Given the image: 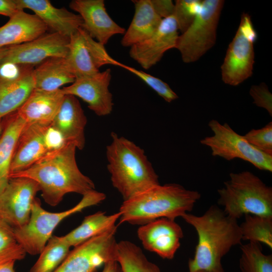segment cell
Wrapping results in <instances>:
<instances>
[{"label":"cell","instance_id":"2","mask_svg":"<svg viewBox=\"0 0 272 272\" xmlns=\"http://www.w3.org/2000/svg\"><path fill=\"white\" fill-rule=\"evenodd\" d=\"M181 217L195 229L198 238L193 257L188 261L189 271L225 272L222 258L242 241L237 220L216 205L201 216L186 213Z\"/></svg>","mask_w":272,"mask_h":272},{"label":"cell","instance_id":"25","mask_svg":"<svg viewBox=\"0 0 272 272\" xmlns=\"http://www.w3.org/2000/svg\"><path fill=\"white\" fill-rule=\"evenodd\" d=\"M119 212L110 215L98 212L85 217L82 223L62 237L71 247H77L87 240L103 234L116 231Z\"/></svg>","mask_w":272,"mask_h":272},{"label":"cell","instance_id":"6","mask_svg":"<svg viewBox=\"0 0 272 272\" xmlns=\"http://www.w3.org/2000/svg\"><path fill=\"white\" fill-rule=\"evenodd\" d=\"M81 200L69 210L58 213L45 210L39 199L32 205L29 222L25 226L13 229L15 236L26 253L39 254L57 225L65 218L84 209L96 205L105 198L104 193L95 190L83 195Z\"/></svg>","mask_w":272,"mask_h":272},{"label":"cell","instance_id":"22","mask_svg":"<svg viewBox=\"0 0 272 272\" xmlns=\"http://www.w3.org/2000/svg\"><path fill=\"white\" fill-rule=\"evenodd\" d=\"M87 117L76 97L65 95L60 108L51 125L59 130L66 143L82 150L85 145V128Z\"/></svg>","mask_w":272,"mask_h":272},{"label":"cell","instance_id":"29","mask_svg":"<svg viewBox=\"0 0 272 272\" xmlns=\"http://www.w3.org/2000/svg\"><path fill=\"white\" fill-rule=\"evenodd\" d=\"M70 247L62 236H51L30 272H53L67 256Z\"/></svg>","mask_w":272,"mask_h":272},{"label":"cell","instance_id":"16","mask_svg":"<svg viewBox=\"0 0 272 272\" xmlns=\"http://www.w3.org/2000/svg\"><path fill=\"white\" fill-rule=\"evenodd\" d=\"M178 37L173 16L163 19L151 37L130 47L129 55L143 69H149L161 59L167 51L175 48Z\"/></svg>","mask_w":272,"mask_h":272},{"label":"cell","instance_id":"28","mask_svg":"<svg viewBox=\"0 0 272 272\" xmlns=\"http://www.w3.org/2000/svg\"><path fill=\"white\" fill-rule=\"evenodd\" d=\"M116 259L123 272H161L157 265L148 260L139 246L129 241L117 242Z\"/></svg>","mask_w":272,"mask_h":272},{"label":"cell","instance_id":"40","mask_svg":"<svg viewBox=\"0 0 272 272\" xmlns=\"http://www.w3.org/2000/svg\"><path fill=\"white\" fill-rule=\"evenodd\" d=\"M102 272H123L122 268L115 259L109 260L104 264Z\"/></svg>","mask_w":272,"mask_h":272},{"label":"cell","instance_id":"23","mask_svg":"<svg viewBox=\"0 0 272 272\" xmlns=\"http://www.w3.org/2000/svg\"><path fill=\"white\" fill-rule=\"evenodd\" d=\"M48 29L37 15L20 11L0 27V48L31 41L45 34Z\"/></svg>","mask_w":272,"mask_h":272},{"label":"cell","instance_id":"3","mask_svg":"<svg viewBox=\"0 0 272 272\" xmlns=\"http://www.w3.org/2000/svg\"><path fill=\"white\" fill-rule=\"evenodd\" d=\"M200 198L198 191L179 184H159L123 201L119 219L141 226L162 218L175 220L191 212Z\"/></svg>","mask_w":272,"mask_h":272},{"label":"cell","instance_id":"8","mask_svg":"<svg viewBox=\"0 0 272 272\" xmlns=\"http://www.w3.org/2000/svg\"><path fill=\"white\" fill-rule=\"evenodd\" d=\"M257 38L250 15L243 13L221 66L222 80L225 84L237 86L252 75L254 43Z\"/></svg>","mask_w":272,"mask_h":272},{"label":"cell","instance_id":"21","mask_svg":"<svg viewBox=\"0 0 272 272\" xmlns=\"http://www.w3.org/2000/svg\"><path fill=\"white\" fill-rule=\"evenodd\" d=\"M48 126L26 124L12 159L9 176L27 169L48 153L44 141Z\"/></svg>","mask_w":272,"mask_h":272},{"label":"cell","instance_id":"42","mask_svg":"<svg viewBox=\"0 0 272 272\" xmlns=\"http://www.w3.org/2000/svg\"><path fill=\"white\" fill-rule=\"evenodd\" d=\"M10 46L0 48V63L8 53Z\"/></svg>","mask_w":272,"mask_h":272},{"label":"cell","instance_id":"38","mask_svg":"<svg viewBox=\"0 0 272 272\" xmlns=\"http://www.w3.org/2000/svg\"><path fill=\"white\" fill-rule=\"evenodd\" d=\"M157 14L162 19L173 16L175 5L171 0H151Z\"/></svg>","mask_w":272,"mask_h":272},{"label":"cell","instance_id":"10","mask_svg":"<svg viewBox=\"0 0 272 272\" xmlns=\"http://www.w3.org/2000/svg\"><path fill=\"white\" fill-rule=\"evenodd\" d=\"M65 60L76 79L96 74L104 65L118 66L120 63L108 53L104 45L92 38L82 28L70 37Z\"/></svg>","mask_w":272,"mask_h":272},{"label":"cell","instance_id":"34","mask_svg":"<svg viewBox=\"0 0 272 272\" xmlns=\"http://www.w3.org/2000/svg\"><path fill=\"white\" fill-rule=\"evenodd\" d=\"M118 66L127 70L139 77L166 102L170 103L178 98V95L170 87L159 78L122 63H120Z\"/></svg>","mask_w":272,"mask_h":272},{"label":"cell","instance_id":"15","mask_svg":"<svg viewBox=\"0 0 272 272\" xmlns=\"http://www.w3.org/2000/svg\"><path fill=\"white\" fill-rule=\"evenodd\" d=\"M137 233L146 250L168 259L174 258L183 236L179 225L175 220L166 218H159L141 225Z\"/></svg>","mask_w":272,"mask_h":272},{"label":"cell","instance_id":"32","mask_svg":"<svg viewBox=\"0 0 272 272\" xmlns=\"http://www.w3.org/2000/svg\"><path fill=\"white\" fill-rule=\"evenodd\" d=\"M26 254L15 236L13 229L0 220V265L22 260Z\"/></svg>","mask_w":272,"mask_h":272},{"label":"cell","instance_id":"11","mask_svg":"<svg viewBox=\"0 0 272 272\" xmlns=\"http://www.w3.org/2000/svg\"><path fill=\"white\" fill-rule=\"evenodd\" d=\"M40 191L34 180L23 177L9 178L0 195V220L13 229L28 223L32 205Z\"/></svg>","mask_w":272,"mask_h":272},{"label":"cell","instance_id":"36","mask_svg":"<svg viewBox=\"0 0 272 272\" xmlns=\"http://www.w3.org/2000/svg\"><path fill=\"white\" fill-rule=\"evenodd\" d=\"M253 103L257 106L265 109L272 116V94L265 83L262 82L258 85H253L249 90Z\"/></svg>","mask_w":272,"mask_h":272},{"label":"cell","instance_id":"39","mask_svg":"<svg viewBox=\"0 0 272 272\" xmlns=\"http://www.w3.org/2000/svg\"><path fill=\"white\" fill-rule=\"evenodd\" d=\"M23 10L17 0H0V15L10 18Z\"/></svg>","mask_w":272,"mask_h":272},{"label":"cell","instance_id":"12","mask_svg":"<svg viewBox=\"0 0 272 272\" xmlns=\"http://www.w3.org/2000/svg\"><path fill=\"white\" fill-rule=\"evenodd\" d=\"M115 233L94 237L74 247L53 272H95L107 261L116 260Z\"/></svg>","mask_w":272,"mask_h":272},{"label":"cell","instance_id":"9","mask_svg":"<svg viewBox=\"0 0 272 272\" xmlns=\"http://www.w3.org/2000/svg\"><path fill=\"white\" fill-rule=\"evenodd\" d=\"M208 125L213 134L206 137L200 142L210 148L213 156L220 157L227 161L240 159L258 169L272 172V156L251 145L227 123L221 124L212 119Z\"/></svg>","mask_w":272,"mask_h":272},{"label":"cell","instance_id":"31","mask_svg":"<svg viewBox=\"0 0 272 272\" xmlns=\"http://www.w3.org/2000/svg\"><path fill=\"white\" fill-rule=\"evenodd\" d=\"M241 272H272V255L262 251L260 243L249 242L240 247Z\"/></svg>","mask_w":272,"mask_h":272},{"label":"cell","instance_id":"5","mask_svg":"<svg viewBox=\"0 0 272 272\" xmlns=\"http://www.w3.org/2000/svg\"><path fill=\"white\" fill-rule=\"evenodd\" d=\"M218 192V204L232 218L247 214L272 217V188L250 171L231 173Z\"/></svg>","mask_w":272,"mask_h":272},{"label":"cell","instance_id":"20","mask_svg":"<svg viewBox=\"0 0 272 272\" xmlns=\"http://www.w3.org/2000/svg\"><path fill=\"white\" fill-rule=\"evenodd\" d=\"M21 8L34 12L48 29L70 37L82 27L83 20L79 14L72 13L64 8H57L48 0H17Z\"/></svg>","mask_w":272,"mask_h":272},{"label":"cell","instance_id":"19","mask_svg":"<svg viewBox=\"0 0 272 272\" xmlns=\"http://www.w3.org/2000/svg\"><path fill=\"white\" fill-rule=\"evenodd\" d=\"M34 68L21 66L13 76L0 75V119L17 110L34 88Z\"/></svg>","mask_w":272,"mask_h":272},{"label":"cell","instance_id":"1","mask_svg":"<svg viewBox=\"0 0 272 272\" xmlns=\"http://www.w3.org/2000/svg\"><path fill=\"white\" fill-rule=\"evenodd\" d=\"M77 147L66 143L49 152L27 169L9 176L31 179L39 185L45 202L56 206L69 193L84 195L95 190L93 181L79 169L76 159Z\"/></svg>","mask_w":272,"mask_h":272},{"label":"cell","instance_id":"45","mask_svg":"<svg viewBox=\"0 0 272 272\" xmlns=\"http://www.w3.org/2000/svg\"><path fill=\"white\" fill-rule=\"evenodd\" d=\"M188 272H189V271H188ZM192 272H208V271H205V270H198L194 271H192Z\"/></svg>","mask_w":272,"mask_h":272},{"label":"cell","instance_id":"33","mask_svg":"<svg viewBox=\"0 0 272 272\" xmlns=\"http://www.w3.org/2000/svg\"><path fill=\"white\" fill-rule=\"evenodd\" d=\"M201 0H176L173 17L178 31L184 32L194 20L201 8Z\"/></svg>","mask_w":272,"mask_h":272},{"label":"cell","instance_id":"4","mask_svg":"<svg viewBox=\"0 0 272 272\" xmlns=\"http://www.w3.org/2000/svg\"><path fill=\"white\" fill-rule=\"evenodd\" d=\"M106 147L107 169L113 186L124 201L160 184L158 175L144 150L116 133Z\"/></svg>","mask_w":272,"mask_h":272},{"label":"cell","instance_id":"35","mask_svg":"<svg viewBox=\"0 0 272 272\" xmlns=\"http://www.w3.org/2000/svg\"><path fill=\"white\" fill-rule=\"evenodd\" d=\"M251 145L260 151L272 156V122L259 129H252L243 135Z\"/></svg>","mask_w":272,"mask_h":272},{"label":"cell","instance_id":"26","mask_svg":"<svg viewBox=\"0 0 272 272\" xmlns=\"http://www.w3.org/2000/svg\"><path fill=\"white\" fill-rule=\"evenodd\" d=\"M34 88L52 91L65 84L73 83L75 77L69 70L65 57H51L34 69Z\"/></svg>","mask_w":272,"mask_h":272},{"label":"cell","instance_id":"14","mask_svg":"<svg viewBox=\"0 0 272 272\" xmlns=\"http://www.w3.org/2000/svg\"><path fill=\"white\" fill-rule=\"evenodd\" d=\"M111 79V70L107 69L93 75L77 78L70 86L61 90L64 95L82 99L97 115L106 116L111 113L114 105L109 89Z\"/></svg>","mask_w":272,"mask_h":272},{"label":"cell","instance_id":"44","mask_svg":"<svg viewBox=\"0 0 272 272\" xmlns=\"http://www.w3.org/2000/svg\"><path fill=\"white\" fill-rule=\"evenodd\" d=\"M3 127H4V121L2 118V119H0V136L3 131Z\"/></svg>","mask_w":272,"mask_h":272},{"label":"cell","instance_id":"18","mask_svg":"<svg viewBox=\"0 0 272 272\" xmlns=\"http://www.w3.org/2000/svg\"><path fill=\"white\" fill-rule=\"evenodd\" d=\"M64 95L61 89L47 91L34 88L17 110V112L26 124L50 125L60 108Z\"/></svg>","mask_w":272,"mask_h":272},{"label":"cell","instance_id":"27","mask_svg":"<svg viewBox=\"0 0 272 272\" xmlns=\"http://www.w3.org/2000/svg\"><path fill=\"white\" fill-rule=\"evenodd\" d=\"M0 136V178L9 179L10 165L20 136L26 122L16 110L3 118Z\"/></svg>","mask_w":272,"mask_h":272},{"label":"cell","instance_id":"7","mask_svg":"<svg viewBox=\"0 0 272 272\" xmlns=\"http://www.w3.org/2000/svg\"><path fill=\"white\" fill-rule=\"evenodd\" d=\"M224 4L223 0H203L194 20L179 35L175 48L185 63L198 60L215 45L217 30Z\"/></svg>","mask_w":272,"mask_h":272},{"label":"cell","instance_id":"13","mask_svg":"<svg viewBox=\"0 0 272 272\" xmlns=\"http://www.w3.org/2000/svg\"><path fill=\"white\" fill-rule=\"evenodd\" d=\"M69 42V37L51 32L31 41L11 46L0 68L6 65L33 66L51 57H65Z\"/></svg>","mask_w":272,"mask_h":272},{"label":"cell","instance_id":"17","mask_svg":"<svg viewBox=\"0 0 272 272\" xmlns=\"http://www.w3.org/2000/svg\"><path fill=\"white\" fill-rule=\"evenodd\" d=\"M69 6L82 18V28L92 38L104 45L114 35L125 32L124 28L110 17L103 0H73Z\"/></svg>","mask_w":272,"mask_h":272},{"label":"cell","instance_id":"30","mask_svg":"<svg viewBox=\"0 0 272 272\" xmlns=\"http://www.w3.org/2000/svg\"><path fill=\"white\" fill-rule=\"evenodd\" d=\"M240 225L242 240L262 243L272 249V217L247 214Z\"/></svg>","mask_w":272,"mask_h":272},{"label":"cell","instance_id":"41","mask_svg":"<svg viewBox=\"0 0 272 272\" xmlns=\"http://www.w3.org/2000/svg\"><path fill=\"white\" fill-rule=\"evenodd\" d=\"M15 261H10L0 265V272H15Z\"/></svg>","mask_w":272,"mask_h":272},{"label":"cell","instance_id":"37","mask_svg":"<svg viewBox=\"0 0 272 272\" xmlns=\"http://www.w3.org/2000/svg\"><path fill=\"white\" fill-rule=\"evenodd\" d=\"M44 141L48 152L58 150L66 143L61 133L51 124L45 131Z\"/></svg>","mask_w":272,"mask_h":272},{"label":"cell","instance_id":"24","mask_svg":"<svg viewBox=\"0 0 272 272\" xmlns=\"http://www.w3.org/2000/svg\"><path fill=\"white\" fill-rule=\"evenodd\" d=\"M132 2L134 14L121 40L124 47H130L151 37L163 20L155 11L151 0H135Z\"/></svg>","mask_w":272,"mask_h":272},{"label":"cell","instance_id":"43","mask_svg":"<svg viewBox=\"0 0 272 272\" xmlns=\"http://www.w3.org/2000/svg\"><path fill=\"white\" fill-rule=\"evenodd\" d=\"M8 179H3L0 178V195L3 191L8 182Z\"/></svg>","mask_w":272,"mask_h":272}]
</instances>
